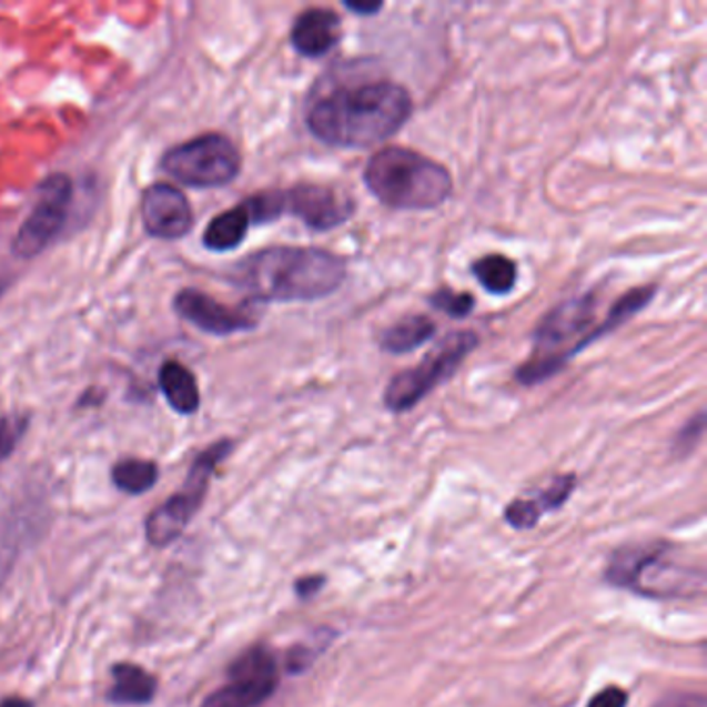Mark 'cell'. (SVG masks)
Segmentation results:
<instances>
[{"label":"cell","mask_w":707,"mask_h":707,"mask_svg":"<svg viewBox=\"0 0 707 707\" xmlns=\"http://www.w3.org/2000/svg\"><path fill=\"white\" fill-rule=\"evenodd\" d=\"M411 112L413 100L401 83L376 79L339 85L314 98L305 123L322 143L360 150L393 138L410 121Z\"/></svg>","instance_id":"obj_1"},{"label":"cell","mask_w":707,"mask_h":707,"mask_svg":"<svg viewBox=\"0 0 707 707\" xmlns=\"http://www.w3.org/2000/svg\"><path fill=\"white\" fill-rule=\"evenodd\" d=\"M345 260L314 248H270L241 260L233 283L257 301H315L345 281Z\"/></svg>","instance_id":"obj_2"},{"label":"cell","mask_w":707,"mask_h":707,"mask_svg":"<svg viewBox=\"0 0 707 707\" xmlns=\"http://www.w3.org/2000/svg\"><path fill=\"white\" fill-rule=\"evenodd\" d=\"M367 191L393 210H434L453 193V176L441 162L405 148H384L367 160Z\"/></svg>","instance_id":"obj_3"},{"label":"cell","mask_w":707,"mask_h":707,"mask_svg":"<svg viewBox=\"0 0 707 707\" xmlns=\"http://www.w3.org/2000/svg\"><path fill=\"white\" fill-rule=\"evenodd\" d=\"M670 544H635L614 552L606 566V582L642 596L675 599L704 596L706 575L689 566L666 560Z\"/></svg>","instance_id":"obj_4"},{"label":"cell","mask_w":707,"mask_h":707,"mask_svg":"<svg viewBox=\"0 0 707 707\" xmlns=\"http://www.w3.org/2000/svg\"><path fill=\"white\" fill-rule=\"evenodd\" d=\"M477 343L479 339L473 331H455L444 336L442 343L417 363V367L405 370L388 382L384 391V407L393 413L417 407L427 394L455 376L456 370L472 355Z\"/></svg>","instance_id":"obj_5"},{"label":"cell","mask_w":707,"mask_h":707,"mask_svg":"<svg viewBox=\"0 0 707 707\" xmlns=\"http://www.w3.org/2000/svg\"><path fill=\"white\" fill-rule=\"evenodd\" d=\"M248 210L253 222H267L293 214L314 231H331L349 221L355 212L351 198L336 193L326 185H295L272 189L250 198Z\"/></svg>","instance_id":"obj_6"},{"label":"cell","mask_w":707,"mask_h":707,"mask_svg":"<svg viewBox=\"0 0 707 707\" xmlns=\"http://www.w3.org/2000/svg\"><path fill=\"white\" fill-rule=\"evenodd\" d=\"M162 166L189 188H224L241 173V154L229 138L205 133L173 148L162 160Z\"/></svg>","instance_id":"obj_7"},{"label":"cell","mask_w":707,"mask_h":707,"mask_svg":"<svg viewBox=\"0 0 707 707\" xmlns=\"http://www.w3.org/2000/svg\"><path fill=\"white\" fill-rule=\"evenodd\" d=\"M231 451H233V442L221 441L212 444L210 448H205L204 453L195 458L181 492H176L173 498H169L148 517L145 535H148V542L152 546H158V548L169 546L179 535L183 534L191 517L202 506L212 473L219 467V463L229 456Z\"/></svg>","instance_id":"obj_8"},{"label":"cell","mask_w":707,"mask_h":707,"mask_svg":"<svg viewBox=\"0 0 707 707\" xmlns=\"http://www.w3.org/2000/svg\"><path fill=\"white\" fill-rule=\"evenodd\" d=\"M279 687L274 654L257 645L239 656L229 668V683L208 695L202 707H260Z\"/></svg>","instance_id":"obj_9"},{"label":"cell","mask_w":707,"mask_h":707,"mask_svg":"<svg viewBox=\"0 0 707 707\" xmlns=\"http://www.w3.org/2000/svg\"><path fill=\"white\" fill-rule=\"evenodd\" d=\"M73 185L67 174H52L38 189V202L13 239V252L33 257L44 252L48 243L61 233L71 204Z\"/></svg>","instance_id":"obj_10"},{"label":"cell","mask_w":707,"mask_h":707,"mask_svg":"<svg viewBox=\"0 0 707 707\" xmlns=\"http://www.w3.org/2000/svg\"><path fill=\"white\" fill-rule=\"evenodd\" d=\"M142 219L150 235L181 239L193 226V210L179 189L158 183L143 193Z\"/></svg>","instance_id":"obj_11"},{"label":"cell","mask_w":707,"mask_h":707,"mask_svg":"<svg viewBox=\"0 0 707 707\" xmlns=\"http://www.w3.org/2000/svg\"><path fill=\"white\" fill-rule=\"evenodd\" d=\"M174 310L193 326L208 334H235L255 329L252 315L226 307L198 289H185L174 299Z\"/></svg>","instance_id":"obj_12"},{"label":"cell","mask_w":707,"mask_h":707,"mask_svg":"<svg viewBox=\"0 0 707 707\" xmlns=\"http://www.w3.org/2000/svg\"><path fill=\"white\" fill-rule=\"evenodd\" d=\"M343 38L341 17L332 9L314 7L297 17L291 30V44L301 57L320 59L329 54Z\"/></svg>","instance_id":"obj_13"},{"label":"cell","mask_w":707,"mask_h":707,"mask_svg":"<svg viewBox=\"0 0 707 707\" xmlns=\"http://www.w3.org/2000/svg\"><path fill=\"white\" fill-rule=\"evenodd\" d=\"M158 384L169 405L181 415H191L200 410V388L198 380L185 365L179 362H166L160 367Z\"/></svg>","instance_id":"obj_14"},{"label":"cell","mask_w":707,"mask_h":707,"mask_svg":"<svg viewBox=\"0 0 707 707\" xmlns=\"http://www.w3.org/2000/svg\"><path fill=\"white\" fill-rule=\"evenodd\" d=\"M112 683L109 699L114 704H133L143 706L150 704L156 695V678L145 673L142 666L135 664H117L112 668Z\"/></svg>","instance_id":"obj_15"},{"label":"cell","mask_w":707,"mask_h":707,"mask_svg":"<svg viewBox=\"0 0 707 707\" xmlns=\"http://www.w3.org/2000/svg\"><path fill=\"white\" fill-rule=\"evenodd\" d=\"M250 226H252V216L248 212V205H235V208L222 212L221 216H216L208 224L204 233V245L212 252L235 250L248 236Z\"/></svg>","instance_id":"obj_16"},{"label":"cell","mask_w":707,"mask_h":707,"mask_svg":"<svg viewBox=\"0 0 707 707\" xmlns=\"http://www.w3.org/2000/svg\"><path fill=\"white\" fill-rule=\"evenodd\" d=\"M434 332H436L434 320H430L427 315H410L382 332L377 339V345L386 353L403 355L424 345L425 341L434 336Z\"/></svg>","instance_id":"obj_17"},{"label":"cell","mask_w":707,"mask_h":707,"mask_svg":"<svg viewBox=\"0 0 707 707\" xmlns=\"http://www.w3.org/2000/svg\"><path fill=\"white\" fill-rule=\"evenodd\" d=\"M473 274L479 284L494 295L511 293L517 284V276H519L515 262L501 253H492V255L477 260L473 264Z\"/></svg>","instance_id":"obj_18"},{"label":"cell","mask_w":707,"mask_h":707,"mask_svg":"<svg viewBox=\"0 0 707 707\" xmlns=\"http://www.w3.org/2000/svg\"><path fill=\"white\" fill-rule=\"evenodd\" d=\"M158 467L152 461L125 458L114 465L112 482L127 494H143L156 484Z\"/></svg>","instance_id":"obj_19"},{"label":"cell","mask_w":707,"mask_h":707,"mask_svg":"<svg viewBox=\"0 0 707 707\" xmlns=\"http://www.w3.org/2000/svg\"><path fill=\"white\" fill-rule=\"evenodd\" d=\"M430 305L451 317H467L475 307V299L469 293H455L451 289H438L430 295Z\"/></svg>","instance_id":"obj_20"},{"label":"cell","mask_w":707,"mask_h":707,"mask_svg":"<svg viewBox=\"0 0 707 707\" xmlns=\"http://www.w3.org/2000/svg\"><path fill=\"white\" fill-rule=\"evenodd\" d=\"M575 486H577V477H575L573 473L558 475V477L552 482L551 486L546 487V489L535 498V503L539 504V508H542L544 513L556 511V508H560V506L570 498Z\"/></svg>","instance_id":"obj_21"},{"label":"cell","mask_w":707,"mask_h":707,"mask_svg":"<svg viewBox=\"0 0 707 707\" xmlns=\"http://www.w3.org/2000/svg\"><path fill=\"white\" fill-rule=\"evenodd\" d=\"M544 511L539 508V504L535 503V498L532 501H513L504 508V519L515 527V529H532L537 525V521L542 519Z\"/></svg>","instance_id":"obj_22"},{"label":"cell","mask_w":707,"mask_h":707,"mask_svg":"<svg viewBox=\"0 0 707 707\" xmlns=\"http://www.w3.org/2000/svg\"><path fill=\"white\" fill-rule=\"evenodd\" d=\"M704 430H706V415L697 413L691 422L676 434L675 442H673V453L676 456L691 455L695 446L699 444L701 436H704Z\"/></svg>","instance_id":"obj_23"},{"label":"cell","mask_w":707,"mask_h":707,"mask_svg":"<svg viewBox=\"0 0 707 707\" xmlns=\"http://www.w3.org/2000/svg\"><path fill=\"white\" fill-rule=\"evenodd\" d=\"M28 420L23 417H0V463L16 451L17 442L26 432Z\"/></svg>","instance_id":"obj_24"},{"label":"cell","mask_w":707,"mask_h":707,"mask_svg":"<svg viewBox=\"0 0 707 707\" xmlns=\"http://www.w3.org/2000/svg\"><path fill=\"white\" fill-rule=\"evenodd\" d=\"M317 654H320V649H312L310 645H295V647L289 652V656H286V670H289L291 675L305 673V670L314 664Z\"/></svg>","instance_id":"obj_25"},{"label":"cell","mask_w":707,"mask_h":707,"mask_svg":"<svg viewBox=\"0 0 707 707\" xmlns=\"http://www.w3.org/2000/svg\"><path fill=\"white\" fill-rule=\"evenodd\" d=\"M652 707H707V697L704 693L670 691Z\"/></svg>","instance_id":"obj_26"},{"label":"cell","mask_w":707,"mask_h":707,"mask_svg":"<svg viewBox=\"0 0 707 707\" xmlns=\"http://www.w3.org/2000/svg\"><path fill=\"white\" fill-rule=\"evenodd\" d=\"M629 693L620 687H606L592 697L587 707H627Z\"/></svg>","instance_id":"obj_27"},{"label":"cell","mask_w":707,"mask_h":707,"mask_svg":"<svg viewBox=\"0 0 707 707\" xmlns=\"http://www.w3.org/2000/svg\"><path fill=\"white\" fill-rule=\"evenodd\" d=\"M324 583H326V579L322 575H307V577H301L295 583V592H297V596L301 599H307V597H314L322 589Z\"/></svg>","instance_id":"obj_28"},{"label":"cell","mask_w":707,"mask_h":707,"mask_svg":"<svg viewBox=\"0 0 707 707\" xmlns=\"http://www.w3.org/2000/svg\"><path fill=\"white\" fill-rule=\"evenodd\" d=\"M346 9L349 11H353V13H357V16L370 17L376 16L377 11H382V2H345Z\"/></svg>","instance_id":"obj_29"},{"label":"cell","mask_w":707,"mask_h":707,"mask_svg":"<svg viewBox=\"0 0 707 707\" xmlns=\"http://www.w3.org/2000/svg\"><path fill=\"white\" fill-rule=\"evenodd\" d=\"M0 707H32L30 701H26V699H21V697H9V699H4Z\"/></svg>","instance_id":"obj_30"}]
</instances>
